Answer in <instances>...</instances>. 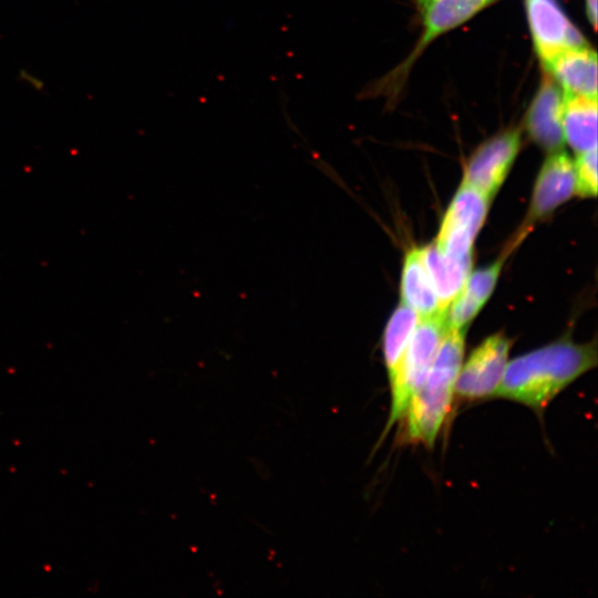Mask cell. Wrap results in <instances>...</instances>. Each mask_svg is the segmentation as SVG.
I'll return each mask as SVG.
<instances>
[{
  "label": "cell",
  "mask_w": 598,
  "mask_h": 598,
  "mask_svg": "<svg viewBox=\"0 0 598 598\" xmlns=\"http://www.w3.org/2000/svg\"><path fill=\"white\" fill-rule=\"evenodd\" d=\"M564 140L577 153L597 148V99L564 94L561 113Z\"/></svg>",
  "instance_id": "cell-15"
},
{
  "label": "cell",
  "mask_w": 598,
  "mask_h": 598,
  "mask_svg": "<svg viewBox=\"0 0 598 598\" xmlns=\"http://www.w3.org/2000/svg\"><path fill=\"white\" fill-rule=\"evenodd\" d=\"M544 64L565 93L597 99V55L587 45L564 50Z\"/></svg>",
  "instance_id": "cell-11"
},
{
  "label": "cell",
  "mask_w": 598,
  "mask_h": 598,
  "mask_svg": "<svg viewBox=\"0 0 598 598\" xmlns=\"http://www.w3.org/2000/svg\"><path fill=\"white\" fill-rule=\"evenodd\" d=\"M526 7L535 49L543 62L564 50L587 45L555 0H527Z\"/></svg>",
  "instance_id": "cell-8"
},
{
  "label": "cell",
  "mask_w": 598,
  "mask_h": 598,
  "mask_svg": "<svg viewBox=\"0 0 598 598\" xmlns=\"http://www.w3.org/2000/svg\"><path fill=\"white\" fill-rule=\"evenodd\" d=\"M421 254L436 291L441 310L446 311L470 276L473 258H455L444 255L434 243L421 247Z\"/></svg>",
  "instance_id": "cell-13"
},
{
  "label": "cell",
  "mask_w": 598,
  "mask_h": 598,
  "mask_svg": "<svg viewBox=\"0 0 598 598\" xmlns=\"http://www.w3.org/2000/svg\"><path fill=\"white\" fill-rule=\"evenodd\" d=\"M445 312L420 319L402 355L398 370L389 382L391 405L378 446L396 424L412 398L422 388L447 331Z\"/></svg>",
  "instance_id": "cell-3"
},
{
  "label": "cell",
  "mask_w": 598,
  "mask_h": 598,
  "mask_svg": "<svg viewBox=\"0 0 598 598\" xmlns=\"http://www.w3.org/2000/svg\"><path fill=\"white\" fill-rule=\"evenodd\" d=\"M575 166L571 158L561 151L551 153L538 173L526 219L511 247L516 246L532 226L551 215L557 207L575 195Z\"/></svg>",
  "instance_id": "cell-6"
},
{
  "label": "cell",
  "mask_w": 598,
  "mask_h": 598,
  "mask_svg": "<svg viewBox=\"0 0 598 598\" xmlns=\"http://www.w3.org/2000/svg\"><path fill=\"white\" fill-rule=\"evenodd\" d=\"M491 198L462 182L442 219L436 248L455 258H473V246L488 212Z\"/></svg>",
  "instance_id": "cell-4"
},
{
  "label": "cell",
  "mask_w": 598,
  "mask_h": 598,
  "mask_svg": "<svg viewBox=\"0 0 598 598\" xmlns=\"http://www.w3.org/2000/svg\"><path fill=\"white\" fill-rule=\"evenodd\" d=\"M466 329H447L427 377L406 406L400 439L432 448L452 410L455 382L464 359Z\"/></svg>",
  "instance_id": "cell-2"
},
{
  "label": "cell",
  "mask_w": 598,
  "mask_h": 598,
  "mask_svg": "<svg viewBox=\"0 0 598 598\" xmlns=\"http://www.w3.org/2000/svg\"><path fill=\"white\" fill-rule=\"evenodd\" d=\"M494 0H417L423 35L416 47L420 53L436 37L462 24Z\"/></svg>",
  "instance_id": "cell-12"
},
{
  "label": "cell",
  "mask_w": 598,
  "mask_h": 598,
  "mask_svg": "<svg viewBox=\"0 0 598 598\" xmlns=\"http://www.w3.org/2000/svg\"><path fill=\"white\" fill-rule=\"evenodd\" d=\"M596 364V342L580 344L559 339L509 361L495 396L542 413L564 389Z\"/></svg>",
  "instance_id": "cell-1"
},
{
  "label": "cell",
  "mask_w": 598,
  "mask_h": 598,
  "mask_svg": "<svg viewBox=\"0 0 598 598\" xmlns=\"http://www.w3.org/2000/svg\"><path fill=\"white\" fill-rule=\"evenodd\" d=\"M19 81L31 90L42 92L45 89L44 80L32 71L21 68L18 72Z\"/></svg>",
  "instance_id": "cell-18"
},
{
  "label": "cell",
  "mask_w": 598,
  "mask_h": 598,
  "mask_svg": "<svg viewBox=\"0 0 598 598\" xmlns=\"http://www.w3.org/2000/svg\"><path fill=\"white\" fill-rule=\"evenodd\" d=\"M512 341L503 333L486 338L462 363L455 382V395L473 402L495 396L508 363Z\"/></svg>",
  "instance_id": "cell-5"
},
{
  "label": "cell",
  "mask_w": 598,
  "mask_h": 598,
  "mask_svg": "<svg viewBox=\"0 0 598 598\" xmlns=\"http://www.w3.org/2000/svg\"><path fill=\"white\" fill-rule=\"evenodd\" d=\"M563 105L561 92L550 79L545 78L527 113L526 128L530 137L550 153L561 151L564 145Z\"/></svg>",
  "instance_id": "cell-9"
},
{
  "label": "cell",
  "mask_w": 598,
  "mask_h": 598,
  "mask_svg": "<svg viewBox=\"0 0 598 598\" xmlns=\"http://www.w3.org/2000/svg\"><path fill=\"white\" fill-rule=\"evenodd\" d=\"M575 166V195L595 197L597 194V148L577 156Z\"/></svg>",
  "instance_id": "cell-17"
},
{
  "label": "cell",
  "mask_w": 598,
  "mask_h": 598,
  "mask_svg": "<svg viewBox=\"0 0 598 598\" xmlns=\"http://www.w3.org/2000/svg\"><path fill=\"white\" fill-rule=\"evenodd\" d=\"M519 146L517 130H507L491 137L467 161L462 182L492 199L507 177Z\"/></svg>",
  "instance_id": "cell-7"
},
{
  "label": "cell",
  "mask_w": 598,
  "mask_h": 598,
  "mask_svg": "<svg viewBox=\"0 0 598 598\" xmlns=\"http://www.w3.org/2000/svg\"><path fill=\"white\" fill-rule=\"evenodd\" d=\"M586 10L589 22L596 29L597 27V0H586Z\"/></svg>",
  "instance_id": "cell-19"
},
{
  "label": "cell",
  "mask_w": 598,
  "mask_h": 598,
  "mask_svg": "<svg viewBox=\"0 0 598 598\" xmlns=\"http://www.w3.org/2000/svg\"><path fill=\"white\" fill-rule=\"evenodd\" d=\"M420 317L401 303L390 317L383 333L382 351L389 382L394 377Z\"/></svg>",
  "instance_id": "cell-16"
},
{
  "label": "cell",
  "mask_w": 598,
  "mask_h": 598,
  "mask_svg": "<svg viewBox=\"0 0 598 598\" xmlns=\"http://www.w3.org/2000/svg\"><path fill=\"white\" fill-rule=\"evenodd\" d=\"M508 254L506 250L487 267L471 271L463 288L446 309L447 329H466L491 297Z\"/></svg>",
  "instance_id": "cell-10"
},
{
  "label": "cell",
  "mask_w": 598,
  "mask_h": 598,
  "mask_svg": "<svg viewBox=\"0 0 598 598\" xmlns=\"http://www.w3.org/2000/svg\"><path fill=\"white\" fill-rule=\"evenodd\" d=\"M401 300L421 319L437 312H445L441 310L436 291L422 258L421 248H411L404 256Z\"/></svg>",
  "instance_id": "cell-14"
}]
</instances>
